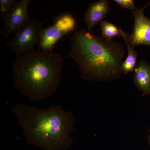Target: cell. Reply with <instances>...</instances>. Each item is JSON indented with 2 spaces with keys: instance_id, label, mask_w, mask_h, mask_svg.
<instances>
[{
  "instance_id": "cell-1",
  "label": "cell",
  "mask_w": 150,
  "mask_h": 150,
  "mask_svg": "<svg viewBox=\"0 0 150 150\" xmlns=\"http://www.w3.org/2000/svg\"><path fill=\"white\" fill-rule=\"evenodd\" d=\"M11 110L29 144L44 150H66L71 146L75 123L72 112L59 105L41 108L21 103H14Z\"/></svg>"
},
{
  "instance_id": "cell-2",
  "label": "cell",
  "mask_w": 150,
  "mask_h": 150,
  "mask_svg": "<svg viewBox=\"0 0 150 150\" xmlns=\"http://www.w3.org/2000/svg\"><path fill=\"white\" fill-rule=\"evenodd\" d=\"M125 55L121 43L80 29L71 38V50L65 59L78 64L83 79L106 81L120 77Z\"/></svg>"
},
{
  "instance_id": "cell-3",
  "label": "cell",
  "mask_w": 150,
  "mask_h": 150,
  "mask_svg": "<svg viewBox=\"0 0 150 150\" xmlns=\"http://www.w3.org/2000/svg\"><path fill=\"white\" fill-rule=\"evenodd\" d=\"M64 59L59 54L35 49L16 57L12 66L13 86L31 101L50 98L61 83Z\"/></svg>"
},
{
  "instance_id": "cell-4",
  "label": "cell",
  "mask_w": 150,
  "mask_h": 150,
  "mask_svg": "<svg viewBox=\"0 0 150 150\" xmlns=\"http://www.w3.org/2000/svg\"><path fill=\"white\" fill-rule=\"evenodd\" d=\"M76 27V22L72 14L66 13L59 16L52 24L41 29L38 50L52 52L59 40Z\"/></svg>"
},
{
  "instance_id": "cell-5",
  "label": "cell",
  "mask_w": 150,
  "mask_h": 150,
  "mask_svg": "<svg viewBox=\"0 0 150 150\" xmlns=\"http://www.w3.org/2000/svg\"><path fill=\"white\" fill-rule=\"evenodd\" d=\"M43 23L35 20L29 21L13 34L11 38L6 43L16 57L34 50L38 45Z\"/></svg>"
},
{
  "instance_id": "cell-6",
  "label": "cell",
  "mask_w": 150,
  "mask_h": 150,
  "mask_svg": "<svg viewBox=\"0 0 150 150\" xmlns=\"http://www.w3.org/2000/svg\"><path fill=\"white\" fill-rule=\"evenodd\" d=\"M30 0L16 1L9 12L4 18L1 33L6 38L23 27L29 21L28 8Z\"/></svg>"
},
{
  "instance_id": "cell-7",
  "label": "cell",
  "mask_w": 150,
  "mask_h": 150,
  "mask_svg": "<svg viewBox=\"0 0 150 150\" xmlns=\"http://www.w3.org/2000/svg\"><path fill=\"white\" fill-rule=\"evenodd\" d=\"M149 5L137 8L132 13L134 18L133 30L129 35V42L135 47L140 45L150 46V19L144 14Z\"/></svg>"
},
{
  "instance_id": "cell-8",
  "label": "cell",
  "mask_w": 150,
  "mask_h": 150,
  "mask_svg": "<svg viewBox=\"0 0 150 150\" xmlns=\"http://www.w3.org/2000/svg\"><path fill=\"white\" fill-rule=\"evenodd\" d=\"M109 10V2L108 0H99L89 6L85 13L84 18L89 32L93 33V28L103 21Z\"/></svg>"
},
{
  "instance_id": "cell-9",
  "label": "cell",
  "mask_w": 150,
  "mask_h": 150,
  "mask_svg": "<svg viewBox=\"0 0 150 150\" xmlns=\"http://www.w3.org/2000/svg\"><path fill=\"white\" fill-rule=\"evenodd\" d=\"M134 82L143 96L150 93V65L144 60L140 61L134 71Z\"/></svg>"
},
{
  "instance_id": "cell-10",
  "label": "cell",
  "mask_w": 150,
  "mask_h": 150,
  "mask_svg": "<svg viewBox=\"0 0 150 150\" xmlns=\"http://www.w3.org/2000/svg\"><path fill=\"white\" fill-rule=\"evenodd\" d=\"M129 34L122 30L121 37L126 43L127 48V56L122 64V73L125 75L131 72L134 71L137 67V62L138 53L135 50V47L132 46L129 40Z\"/></svg>"
},
{
  "instance_id": "cell-11",
  "label": "cell",
  "mask_w": 150,
  "mask_h": 150,
  "mask_svg": "<svg viewBox=\"0 0 150 150\" xmlns=\"http://www.w3.org/2000/svg\"><path fill=\"white\" fill-rule=\"evenodd\" d=\"M101 36L108 40H112L113 38L121 37L122 29L107 21L104 20L100 23Z\"/></svg>"
},
{
  "instance_id": "cell-12",
  "label": "cell",
  "mask_w": 150,
  "mask_h": 150,
  "mask_svg": "<svg viewBox=\"0 0 150 150\" xmlns=\"http://www.w3.org/2000/svg\"><path fill=\"white\" fill-rule=\"evenodd\" d=\"M16 1V0H0V17L1 18L4 19Z\"/></svg>"
},
{
  "instance_id": "cell-13",
  "label": "cell",
  "mask_w": 150,
  "mask_h": 150,
  "mask_svg": "<svg viewBox=\"0 0 150 150\" xmlns=\"http://www.w3.org/2000/svg\"><path fill=\"white\" fill-rule=\"evenodd\" d=\"M113 1L115 2L122 8L133 11L137 9L135 2L133 0H114Z\"/></svg>"
},
{
  "instance_id": "cell-14",
  "label": "cell",
  "mask_w": 150,
  "mask_h": 150,
  "mask_svg": "<svg viewBox=\"0 0 150 150\" xmlns=\"http://www.w3.org/2000/svg\"><path fill=\"white\" fill-rule=\"evenodd\" d=\"M149 136H148V142H149V144L150 146V128L149 129Z\"/></svg>"
},
{
  "instance_id": "cell-15",
  "label": "cell",
  "mask_w": 150,
  "mask_h": 150,
  "mask_svg": "<svg viewBox=\"0 0 150 150\" xmlns=\"http://www.w3.org/2000/svg\"><path fill=\"white\" fill-rule=\"evenodd\" d=\"M148 5H149V6L150 5V1H149V4H148Z\"/></svg>"
},
{
  "instance_id": "cell-16",
  "label": "cell",
  "mask_w": 150,
  "mask_h": 150,
  "mask_svg": "<svg viewBox=\"0 0 150 150\" xmlns=\"http://www.w3.org/2000/svg\"><path fill=\"white\" fill-rule=\"evenodd\" d=\"M149 95H150V93Z\"/></svg>"
}]
</instances>
